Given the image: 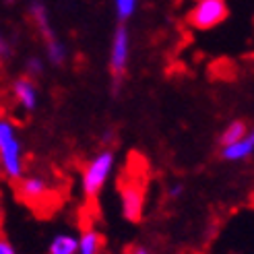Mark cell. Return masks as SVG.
I'll return each instance as SVG.
<instances>
[{
	"label": "cell",
	"mask_w": 254,
	"mask_h": 254,
	"mask_svg": "<svg viewBox=\"0 0 254 254\" xmlns=\"http://www.w3.org/2000/svg\"><path fill=\"white\" fill-rule=\"evenodd\" d=\"M0 170L8 180L23 178V145L15 124L0 118Z\"/></svg>",
	"instance_id": "6da1fadb"
},
{
	"label": "cell",
	"mask_w": 254,
	"mask_h": 254,
	"mask_svg": "<svg viewBox=\"0 0 254 254\" xmlns=\"http://www.w3.org/2000/svg\"><path fill=\"white\" fill-rule=\"evenodd\" d=\"M114 166H116V155L110 149L99 151L95 157L87 161V166L81 174V190L87 198H95L104 190L114 172Z\"/></svg>",
	"instance_id": "7a4b0ae2"
},
{
	"label": "cell",
	"mask_w": 254,
	"mask_h": 254,
	"mask_svg": "<svg viewBox=\"0 0 254 254\" xmlns=\"http://www.w3.org/2000/svg\"><path fill=\"white\" fill-rule=\"evenodd\" d=\"M31 15H33V21H35V25H37V29H40V33H42V37H44L46 52H48L50 62H52V64H56V66H62V64H64V60H66V46L56 37L52 25H50L46 6L40 4V2H35V4L31 6Z\"/></svg>",
	"instance_id": "3957f363"
},
{
	"label": "cell",
	"mask_w": 254,
	"mask_h": 254,
	"mask_svg": "<svg viewBox=\"0 0 254 254\" xmlns=\"http://www.w3.org/2000/svg\"><path fill=\"white\" fill-rule=\"evenodd\" d=\"M227 17L225 0H196L188 15V21L196 29H213Z\"/></svg>",
	"instance_id": "277c9868"
},
{
	"label": "cell",
	"mask_w": 254,
	"mask_h": 254,
	"mask_svg": "<svg viewBox=\"0 0 254 254\" xmlns=\"http://www.w3.org/2000/svg\"><path fill=\"white\" fill-rule=\"evenodd\" d=\"M120 209L124 219L141 221L145 211V188L141 182L130 180L120 186Z\"/></svg>",
	"instance_id": "5b68a950"
},
{
	"label": "cell",
	"mask_w": 254,
	"mask_h": 254,
	"mask_svg": "<svg viewBox=\"0 0 254 254\" xmlns=\"http://www.w3.org/2000/svg\"><path fill=\"white\" fill-rule=\"evenodd\" d=\"M128 54H130V35L126 27H120L114 33L112 40V50H110V68L114 77H122L126 64H128Z\"/></svg>",
	"instance_id": "8992f818"
},
{
	"label": "cell",
	"mask_w": 254,
	"mask_h": 254,
	"mask_svg": "<svg viewBox=\"0 0 254 254\" xmlns=\"http://www.w3.org/2000/svg\"><path fill=\"white\" fill-rule=\"evenodd\" d=\"M19 194L23 200L31 202V205H40L50 196V184L44 180L42 176H25L19 180Z\"/></svg>",
	"instance_id": "52a82bcc"
},
{
	"label": "cell",
	"mask_w": 254,
	"mask_h": 254,
	"mask_svg": "<svg viewBox=\"0 0 254 254\" xmlns=\"http://www.w3.org/2000/svg\"><path fill=\"white\" fill-rule=\"evenodd\" d=\"M12 93H15L17 104L25 110V112H33L37 108V87L31 79H17L12 85Z\"/></svg>",
	"instance_id": "ba28073f"
},
{
	"label": "cell",
	"mask_w": 254,
	"mask_h": 254,
	"mask_svg": "<svg viewBox=\"0 0 254 254\" xmlns=\"http://www.w3.org/2000/svg\"><path fill=\"white\" fill-rule=\"evenodd\" d=\"M254 153V138L250 134H246L244 138L221 147V157L225 161H244Z\"/></svg>",
	"instance_id": "9c48e42d"
},
{
	"label": "cell",
	"mask_w": 254,
	"mask_h": 254,
	"mask_svg": "<svg viewBox=\"0 0 254 254\" xmlns=\"http://www.w3.org/2000/svg\"><path fill=\"white\" fill-rule=\"evenodd\" d=\"M79 248V236L70 232L56 234L48 244V254H77Z\"/></svg>",
	"instance_id": "30bf717a"
},
{
	"label": "cell",
	"mask_w": 254,
	"mask_h": 254,
	"mask_svg": "<svg viewBox=\"0 0 254 254\" xmlns=\"http://www.w3.org/2000/svg\"><path fill=\"white\" fill-rule=\"evenodd\" d=\"M101 248H104V240H101L99 232L89 227L79 236V248L77 254H101Z\"/></svg>",
	"instance_id": "8fae6325"
},
{
	"label": "cell",
	"mask_w": 254,
	"mask_h": 254,
	"mask_svg": "<svg viewBox=\"0 0 254 254\" xmlns=\"http://www.w3.org/2000/svg\"><path fill=\"white\" fill-rule=\"evenodd\" d=\"M246 134H248V126L244 122H240V120H234L223 128V132L219 136V143H221V147L232 145V143L240 141V138H244Z\"/></svg>",
	"instance_id": "7c38bea8"
},
{
	"label": "cell",
	"mask_w": 254,
	"mask_h": 254,
	"mask_svg": "<svg viewBox=\"0 0 254 254\" xmlns=\"http://www.w3.org/2000/svg\"><path fill=\"white\" fill-rule=\"evenodd\" d=\"M114 4H116V15L120 21L130 19L136 10V0H114Z\"/></svg>",
	"instance_id": "4fadbf2b"
},
{
	"label": "cell",
	"mask_w": 254,
	"mask_h": 254,
	"mask_svg": "<svg viewBox=\"0 0 254 254\" xmlns=\"http://www.w3.org/2000/svg\"><path fill=\"white\" fill-rule=\"evenodd\" d=\"M25 68H27L29 74H42L44 72V62H42V58L31 56V58H27V62H25Z\"/></svg>",
	"instance_id": "5bb4252c"
},
{
	"label": "cell",
	"mask_w": 254,
	"mask_h": 254,
	"mask_svg": "<svg viewBox=\"0 0 254 254\" xmlns=\"http://www.w3.org/2000/svg\"><path fill=\"white\" fill-rule=\"evenodd\" d=\"M0 254H19V252H17V248L12 246L4 236H0Z\"/></svg>",
	"instance_id": "9a60e30c"
},
{
	"label": "cell",
	"mask_w": 254,
	"mask_h": 254,
	"mask_svg": "<svg viewBox=\"0 0 254 254\" xmlns=\"http://www.w3.org/2000/svg\"><path fill=\"white\" fill-rule=\"evenodd\" d=\"M184 194V184H180V182H174L170 188H168V196L170 198H180Z\"/></svg>",
	"instance_id": "2e32d148"
},
{
	"label": "cell",
	"mask_w": 254,
	"mask_h": 254,
	"mask_svg": "<svg viewBox=\"0 0 254 254\" xmlns=\"http://www.w3.org/2000/svg\"><path fill=\"white\" fill-rule=\"evenodd\" d=\"M128 254H151L145 246H132L130 250H128Z\"/></svg>",
	"instance_id": "e0dca14e"
},
{
	"label": "cell",
	"mask_w": 254,
	"mask_h": 254,
	"mask_svg": "<svg viewBox=\"0 0 254 254\" xmlns=\"http://www.w3.org/2000/svg\"><path fill=\"white\" fill-rule=\"evenodd\" d=\"M8 52H10V48L2 42V40H0V60H2V58H6L8 56Z\"/></svg>",
	"instance_id": "ac0fdd59"
},
{
	"label": "cell",
	"mask_w": 254,
	"mask_h": 254,
	"mask_svg": "<svg viewBox=\"0 0 254 254\" xmlns=\"http://www.w3.org/2000/svg\"><path fill=\"white\" fill-rule=\"evenodd\" d=\"M248 134H250V136L254 138V128H252V130H248Z\"/></svg>",
	"instance_id": "d6986e66"
},
{
	"label": "cell",
	"mask_w": 254,
	"mask_h": 254,
	"mask_svg": "<svg viewBox=\"0 0 254 254\" xmlns=\"http://www.w3.org/2000/svg\"><path fill=\"white\" fill-rule=\"evenodd\" d=\"M8 2H15V0H8Z\"/></svg>",
	"instance_id": "ffe728a7"
}]
</instances>
